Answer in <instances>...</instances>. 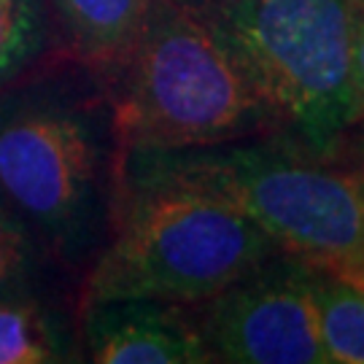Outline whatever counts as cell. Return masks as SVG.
<instances>
[{
    "label": "cell",
    "mask_w": 364,
    "mask_h": 364,
    "mask_svg": "<svg viewBox=\"0 0 364 364\" xmlns=\"http://www.w3.org/2000/svg\"><path fill=\"white\" fill-rule=\"evenodd\" d=\"M114 144L103 78L78 60L0 90V203L46 259L81 264L97 251L117 197Z\"/></svg>",
    "instance_id": "cell-1"
},
{
    "label": "cell",
    "mask_w": 364,
    "mask_h": 364,
    "mask_svg": "<svg viewBox=\"0 0 364 364\" xmlns=\"http://www.w3.org/2000/svg\"><path fill=\"white\" fill-rule=\"evenodd\" d=\"M100 78L122 151L197 149L278 130L243 54L208 14L178 0H154Z\"/></svg>",
    "instance_id": "cell-2"
},
{
    "label": "cell",
    "mask_w": 364,
    "mask_h": 364,
    "mask_svg": "<svg viewBox=\"0 0 364 364\" xmlns=\"http://www.w3.org/2000/svg\"><path fill=\"white\" fill-rule=\"evenodd\" d=\"M111 221L87 302L149 297L197 305L281 251L227 200L168 178L119 173Z\"/></svg>",
    "instance_id": "cell-3"
},
{
    "label": "cell",
    "mask_w": 364,
    "mask_h": 364,
    "mask_svg": "<svg viewBox=\"0 0 364 364\" xmlns=\"http://www.w3.org/2000/svg\"><path fill=\"white\" fill-rule=\"evenodd\" d=\"M119 173L219 195L281 251L316 267L348 273L364 264V197L353 173L299 146L246 138L176 151H122Z\"/></svg>",
    "instance_id": "cell-4"
},
{
    "label": "cell",
    "mask_w": 364,
    "mask_h": 364,
    "mask_svg": "<svg viewBox=\"0 0 364 364\" xmlns=\"http://www.w3.org/2000/svg\"><path fill=\"white\" fill-rule=\"evenodd\" d=\"M353 0H240L203 11L227 33L302 151L332 156L359 122L351 87Z\"/></svg>",
    "instance_id": "cell-5"
},
{
    "label": "cell",
    "mask_w": 364,
    "mask_h": 364,
    "mask_svg": "<svg viewBox=\"0 0 364 364\" xmlns=\"http://www.w3.org/2000/svg\"><path fill=\"white\" fill-rule=\"evenodd\" d=\"M313 270L311 262L278 251L197 302V326L213 362L329 364L318 338Z\"/></svg>",
    "instance_id": "cell-6"
},
{
    "label": "cell",
    "mask_w": 364,
    "mask_h": 364,
    "mask_svg": "<svg viewBox=\"0 0 364 364\" xmlns=\"http://www.w3.org/2000/svg\"><path fill=\"white\" fill-rule=\"evenodd\" d=\"M84 351L95 364H208V343L181 302L149 297L84 305Z\"/></svg>",
    "instance_id": "cell-7"
},
{
    "label": "cell",
    "mask_w": 364,
    "mask_h": 364,
    "mask_svg": "<svg viewBox=\"0 0 364 364\" xmlns=\"http://www.w3.org/2000/svg\"><path fill=\"white\" fill-rule=\"evenodd\" d=\"M70 57L105 73L127 52L154 0H49Z\"/></svg>",
    "instance_id": "cell-8"
},
{
    "label": "cell",
    "mask_w": 364,
    "mask_h": 364,
    "mask_svg": "<svg viewBox=\"0 0 364 364\" xmlns=\"http://www.w3.org/2000/svg\"><path fill=\"white\" fill-rule=\"evenodd\" d=\"M52 308L38 294L0 299V364L70 362V346Z\"/></svg>",
    "instance_id": "cell-9"
},
{
    "label": "cell",
    "mask_w": 364,
    "mask_h": 364,
    "mask_svg": "<svg viewBox=\"0 0 364 364\" xmlns=\"http://www.w3.org/2000/svg\"><path fill=\"white\" fill-rule=\"evenodd\" d=\"M313 299L326 362L364 364V289L332 270L316 267Z\"/></svg>",
    "instance_id": "cell-10"
},
{
    "label": "cell",
    "mask_w": 364,
    "mask_h": 364,
    "mask_svg": "<svg viewBox=\"0 0 364 364\" xmlns=\"http://www.w3.org/2000/svg\"><path fill=\"white\" fill-rule=\"evenodd\" d=\"M46 254L27 227L0 203V299L36 294Z\"/></svg>",
    "instance_id": "cell-11"
},
{
    "label": "cell",
    "mask_w": 364,
    "mask_h": 364,
    "mask_svg": "<svg viewBox=\"0 0 364 364\" xmlns=\"http://www.w3.org/2000/svg\"><path fill=\"white\" fill-rule=\"evenodd\" d=\"M43 41L38 0H0V90L22 76Z\"/></svg>",
    "instance_id": "cell-12"
},
{
    "label": "cell",
    "mask_w": 364,
    "mask_h": 364,
    "mask_svg": "<svg viewBox=\"0 0 364 364\" xmlns=\"http://www.w3.org/2000/svg\"><path fill=\"white\" fill-rule=\"evenodd\" d=\"M351 87L359 122L364 119V6L356 3L353 11V41H351Z\"/></svg>",
    "instance_id": "cell-13"
},
{
    "label": "cell",
    "mask_w": 364,
    "mask_h": 364,
    "mask_svg": "<svg viewBox=\"0 0 364 364\" xmlns=\"http://www.w3.org/2000/svg\"><path fill=\"white\" fill-rule=\"evenodd\" d=\"M189 9H197V11H216V9H224L230 3H240V0H178Z\"/></svg>",
    "instance_id": "cell-14"
},
{
    "label": "cell",
    "mask_w": 364,
    "mask_h": 364,
    "mask_svg": "<svg viewBox=\"0 0 364 364\" xmlns=\"http://www.w3.org/2000/svg\"><path fill=\"white\" fill-rule=\"evenodd\" d=\"M343 275V278H348V281H353V284H359V287L364 289V264H359V267H353V270H348V273H338Z\"/></svg>",
    "instance_id": "cell-15"
},
{
    "label": "cell",
    "mask_w": 364,
    "mask_h": 364,
    "mask_svg": "<svg viewBox=\"0 0 364 364\" xmlns=\"http://www.w3.org/2000/svg\"><path fill=\"white\" fill-rule=\"evenodd\" d=\"M353 178H356V183H359V192H362V197H364V162L353 170Z\"/></svg>",
    "instance_id": "cell-16"
},
{
    "label": "cell",
    "mask_w": 364,
    "mask_h": 364,
    "mask_svg": "<svg viewBox=\"0 0 364 364\" xmlns=\"http://www.w3.org/2000/svg\"><path fill=\"white\" fill-rule=\"evenodd\" d=\"M353 3H362V6H364V0H353Z\"/></svg>",
    "instance_id": "cell-17"
}]
</instances>
